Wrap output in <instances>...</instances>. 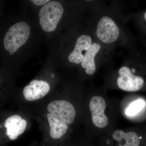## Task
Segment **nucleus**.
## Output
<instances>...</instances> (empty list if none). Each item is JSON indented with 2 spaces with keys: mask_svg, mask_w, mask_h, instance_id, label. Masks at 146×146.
I'll use <instances>...</instances> for the list:
<instances>
[{
  "mask_svg": "<svg viewBox=\"0 0 146 146\" xmlns=\"http://www.w3.org/2000/svg\"><path fill=\"white\" fill-rule=\"evenodd\" d=\"M97 36L104 43L110 44L115 42L119 35V30L112 18L104 16L97 25Z\"/></svg>",
  "mask_w": 146,
  "mask_h": 146,
  "instance_id": "nucleus-4",
  "label": "nucleus"
},
{
  "mask_svg": "<svg viewBox=\"0 0 146 146\" xmlns=\"http://www.w3.org/2000/svg\"><path fill=\"white\" fill-rule=\"evenodd\" d=\"M89 106L94 124L100 128L106 127L108 125V120L104 114L106 102L104 99L100 96L93 97L90 100Z\"/></svg>",
  "mask_w": 146,
  "mask_h": 146,
  "instance_id": "nucleus-6",
  "label": "nucleus"
},
{
  "mask_svg": "<svg viewBox=\"0 0 146 146\" xmlns=\"http://www.w3.org/2000/svg\"><path fill=\"white\" fill-rule=\"evenodd\" d=\"M112 138L119 143V146H140V138L135 132L125 133L121 129L114 131Z\"/></svg>",
  "mask_w": 146,
  "mask_h": 146,
  "instance_id": "nucleus-12",
  "label": "nucleus"
},
{
  "mask_svg": "<svg viewBox=\"0 0 146 146\" xmlns=\"http://www.w3.org/2000/svg\"><path fill=\"white\" fill-rule=\"evenodd\" d=\"M100 48L101 46L99 44L93 43L90 48L84 55L83 60L81 62V66L86 69L85 72L88 74L91 75L95 72L96 65L94 58Z\"/></svg>",
  "mask_w": 146,
  "mask_h": 146,
  "instance_id": "nucleus-11",
  "label": "nucleus"
},
{
  "mask_svg": "<svg viewBox=\"0 0 146 146\" xmlns=\"http://www.w3.org/2000/svg\"><path fill=\"white\" fill-rule=\"evenodd\" d=\"M144 18H145V20L146 21V12L145 13V15H144Z\"/></svg>",
  "mask_w": 146,
  "mask_h": 146,
  "instance_id": "nucleus-15",
  "label": "nucleus"
},
{
  "mask_svg": "<svg viewBox=\"0 0 146 146\" xmlns=\"http://www.w3.org/2000/svg\"><path fill=\"white\" fill-rule=\"evenodd\" d=\"M27 121L21 116L14 115L5 120V127L6 134L11 140H15L24 133L27 126Z\"/></svg>",
  "mask_w": 146,
  "mask_h": 146,
  "instance_id": "nucleus-8",
  "label": "nucleus"
},
{
  "mask_svg": "<svg viewBox=\"0 0 146 146\" xmlns=\"http://www.w3.org/2000/svg\"><path fill=\"white\" fill-rule=\"evenodd\" d=\"M47 110L67 125L72 123L76 116V110L74 106L63 100L54 101L50 103L47 107Z\"/></svg>",
  "mask_w": 146,
  "mask_h": 146,
  "instance_id": "nucleus-3",
  "label": "nucleus"
},
{
  "mask_svg": "<svg viewBox=\"0 0 146 146\" xmlns=\"http://www.w3.org/2000/svg\"><path fill=\"white\" fill-rule=\"evenodd\" d=\"M30 27L26 23L20 22L12 25L6 32L3 40V47L9 56L16 53L28 39Z\"/></svg>",
  "mask_w": 146,
  "mask_h": 146,
  "instance_id": "nucleus-1",
  "label": "nucleus"
},
{
  "mask_svg": "<svg viewBox=\"0 0 146 146\" xmlns=\"http://www.w3.org/2000/svg\"><path fill=\"white\" fill-rule=\"evenodd\" d=\"M92 44L91 36L83 35L78 38L74 48L68 56V60L71 63L79 64L81 63L84 55L82 52L89 50Z\"/></svg>",
  "mask_w": 146,
  "mask_h": 146,
  "instance_id": "nucleus-9",
  "label": "nucleus"
},
{
  "mask_svg": "<svg viewBox=\"0 0 146 146\" xmlns=\"http://www.w3.org/2000/svg\"><path fill=\"white\" fill-rule=\"evenodd\" d=\"M47 117L50 127L51 137L54 139L62 138L68 130V125L50 113L47 114Z\"/></svg>",
  "mask_w": 146,
  "mask_h": 146,
  "instance_id": "nucleus-10",
  "label": "nucleus"
},
{
  "mask_svg": "<svg viewBox=\"0 0 146 146\" xmlns=\"http://www.w3.org/2000/svg\"><path fill=\"white\" fill-rule=\"evenodd\" d=\"M31 1L35 5L37 6L44 5L50 2L48 0H32Z\"/></svg>",
  "mask_w": 146,
  "mask_h": 146,
  "instance_id": "nucleus-14",
  "label": "nucleus"
},
{
  "mask_svg": "<svg viewBox=\"0 0 146 146\" xmlns=\"http://www.w3.org/2000/svg\"><path fill=\"white\" fill-rule=\"evenodd\" d=\"M145 106V102L141 99L136 100L131 103L127 108L125 111L126 115L128 116H135L141 112Z\"/></svg>",
  "mask_w": 146,
  "mask_h": 146,
  "instance_id": "nucleus-13",
  "label": "nucleus"
},
{
  "mask_svg": "<svg viewBox=\"0 0 146 146\" xmlns=\"http://www.w3.org/2000/svg\"><path fill=\"white\" fill-rule=\"evenodd\" d=\"M119 76L117 80L119 88L123 91H136L140 90L143 86V79L134 75L127 67L123 66L119 70Z\"/></svg>",
  "mask_w": 146,
  "mask_h": 146,
  "instance_id": "nucleus-5",
  "label": "nucleus"
},
{
  "mask_svg": "<svg viewBox=\"0 0 146 146\" xmlns=\"http://www.w3.org/2000/svg\"><path fill=\"white\" fill-rule=\"evenodd\" d=\"M63 6L57 1H50L45 4L39 11V22L44 31L50 32L54 31L63 16Z\"/></svg>",
  "mask_w": 146,
  "mask_h": 146,
  "instance_id": "nucleus-2",
  "label": "nucleus"
},
{
  "mask_svg": "<svg viewBox=\"0 0 146 146\" xmlns=\"http://www.w3.org/2000/svg\"><path fill=\"white\" fill-rule=\"evenodd\" d=\"M50 89L49 84L46 82L34 80L25 87L23 92L26 100L33 101L44 98L49 93Z\"/></svg>",
  "mask_w": 146,
  "mask_h": 146,
  "instance_id": "nucleus-7",
  "label": "nucleus"
}]
</instances>
